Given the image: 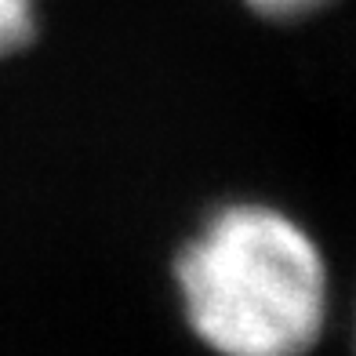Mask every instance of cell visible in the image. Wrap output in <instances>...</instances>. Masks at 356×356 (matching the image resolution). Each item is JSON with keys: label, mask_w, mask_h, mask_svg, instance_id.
Instances as JSON below:
<instances>
[{"label": "cell", "mask_w": 356, "mask_h": 356, "mask_svg": "<svg viewBox=\"0 0 356 356\" xmlns=\"http://www.w3.org/2000/svg\"><path fill=\"white\" fill-rule=\"evenodd\" d=\"M175 280L193 334L215 356H309L327 327V262L266 204L222 207L182 248Z\"/></svg>", "instance_id": "1"}, {"label": "cell", "mask_w": 356, "mask_h": 356, "mask_svg": "<svg viewBox=\"0 0 356 356\" xmlns=\"http://www.w3.org/2000/svg\"><path fill=\"white\" fill-rule=\"evenodd\" d=\"M37 0H0V55H11L33 37Z\"/></svg>", "instance_id": "2"}, {"label": "cell", "mask_w": 356, "mask_h": 356, "mask_svg": "<svg viewBox=\"0 0 356 356\" xmlns=\"http://www.w3.org/2000/svg\"><path fill=\"white\" fill-rule=\"evenodd\" d=\"M254 11L269 15V19H295V15H305V11H316L323 8L327 0H248Z\"/></svg>", "instance_id": "3"}]
</instances>
